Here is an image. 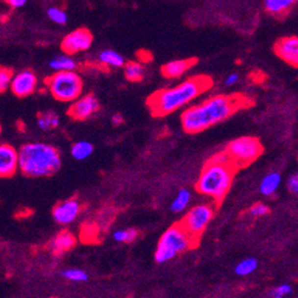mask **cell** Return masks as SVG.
Here are the masks:
<instances>
[{
    "label": "cell",
    "mask_w": 298,
    "mask_h": 298,
    "mask_svg": "<svg viewBox=\"0 0 298 298\" xmlns=\"http://www.w3.org/2000/svg\"><path fill=\"white\" fill-rule=\"evenodd\" d=\"M245 102L246 99L241 95H216L184 111L181 117L182 127L187 133H199L228 119L239 108L244 107Z\"/></svg>",
    "instance_id": "1"
},
{
    "label": "cell",
    "mask_w": 298,
    "mask_h": 298,
    "mask_svg": "<svg viewBox=\"0 0 298 298\" xmlns=\"http://www.w3.org/2000/svg\"><path fill=\"white\" fill-rule=\"evenodd\" d=\"M213 86L212 78L199 75L188 78L173 88L153 93L148 99V107L153 117H165L195 100Z\"/></svg>",
    "instance_id": "2"
},
{
    "label": "cell",
    "mask_w": 298,
    "mask_h": 298,
    "mask_svg": "<svg viewBox=\"0 0 298 298\" xmlns=\"http://www.w3.org/2000/svg\"><path fill=\"white\" fill-rule=\"evenodd\" d=\"M61 168V156L54 146L31 143L19 150V170L29 177L54 175Z\"/></svg>",
    "instance_id": "3"
},
{
    "label": "cell",
    "mask_w": 298,
    "mask_h": 298,
    "mask_svg": "<svg viewBox=\"0 0 298 298\" xmlns=\"http://www.w3.org/2000/svg\"><path fill=\"white\" fill-rule=\"evenodd\" d=\"M237 168L233 165L208 161L196 182V190L202 195L220 202L226 198Z\"/></svg>",
    "instance_id": "4"
},
{
    "label": "cell",
    "mask_w": 298,
    "mask_h": 298,
    "mask_svg": "<svg viewBox=\"0 0 298 298\" xmlns=\"http://www.w3.org/2000/svg\"><path fill=\"white\" fill-rule=\"evenodd\" d=\"M196 244L198 240L191 237L181 224H174L159 239L154 252V260L158 264H164L176 255L189 251Z\"/></svg>",
    "instance_id": "5"
},
{
    "label": "cell",
    "mask_w": 298,
    "mask_h": 298,
    "mask_svg": "<svg viewBox=\"0 0 298 298\" xmlns=\"http://www.w3.org/2000/svg\"><path fill=\"white\" fill-rule=\"evenodd\" d=\"M46 86L50 94L62 102H72L78 99L83 89L82 80L74 70L56 72L47 78Z\"/></svg>",
    "instance_id": "6"
},
{
    "label": "cell",
    "mask_w": 298,
    "mask_h": 298,
    "mask_svg": "<svg viewBox=\"0 0 298 298\" xmlns=\"http://www.w3.org/2000/svg\"><path fill=\"white\" fill-rule=\"evenodd\" d=\"M263 145L257 138L240 137L230 142L224 151L228 153L237 169H240L254 162L263 153Z\"/></svg>",
    "instance_id": "7"
},
{
    "label": "cell",
    "mask_w": 298,
    "mask_h": 298,
    "mask_svg": "<svg viewBox=\"0 0 298 298\" xmlns=\"http://www.w3.org/2000/svg\"><path fill=\"white\" fill-rule=\"evenodd\" d=\"M214 216V208L210 204H199L193 207L179 224L187 229V232L196 240L201 237Z\"/></svg>",
    "instance_id": "8"
},
{
    "label": "cell",
    "mask_w": 298,
    "mask_h": 298,
    "mask_svg": "<svg viewBox=\"0 0 298 298\" xmlns=\"http://www.w3.org/2000/svg\"><path fill=\"white\" fill-rule=\"evenodd\" d=\"M93 43V35L87 29H77L68 33L62 41L61 48L64 54L74 55L77 52L86 51Z\"/></svg>",
    "instance_id": "9"
},
{
    "label": "cell",
    "mask_w": 298,
    "mask_h": 298,
    "mask_svg": "<svg viewBox=\"0 0 298 298\" xmlns=\"http://www.w3.org/2000/svg\"><path fill=\"white\" fill-rule=\"evenodd\" d=\"M99 101L93 94L84 95L74 101L68 109V115L74 120H86L99 111Z\"/></svg>",
    "instance_id": "10"
},
{
    "label": "cell",
    "mask_w": 298,
    "mask_h": 298,
    "mask_svg": "<svg viewBox=\"0 0 298 298\" xmlns=\"http://www.w3.org/2000/svg\"><path fill=\"white\" fill-rule=\"evenodd\" d=\"M19 170V151L8 144L0 146V176L12 177Z\"/></svg>",
    "instance_id": "11"
},
{
    "label": "cell",
    "mask_w": 298,
    "mask_h": 298,
    "mask_svg": "<svg viewBox=\"0 0 298 298\" xmlns=\"http://www.w3.org/2000/svg\"><path fill=\"white\" fill-rule=\"evenodd\" d=\"M36 87H37V76L30 70H24L13 76L10 88L16 97L25 98L32 94L36 91Z\"/></svg>",
    "instance_id": "12"
},
{
    "label": "cell",
    "mask_w": 298,
    "mask_h": 298,
    "mask_svg": "<svg viewBox=\"0 0 298 298\" xmlns=\"http://www.w3.org/2000/svg\"><path fill=\"white\" fill-rule=\"evenodd\" d=\"M274 52L284 62L298 68V37H284L275 43Z\"/></svg>",
    "instance_id": "13"
},
{
    "label": "cell",
    "mask_w": 298,
    "mask_h": 298,
    "mask_svg": "<svg viewBox=\"0 0 298 298\" xmlns=\"http://www.w3.org/2000/svg\"><path fill=\"white\" fill-rule=\"evenodd\" d=\"M81 213V204L77 199H72L67 201L61 202L57 206H55L52 210V216L55 221L60 224H69L73 221L76 220L78 214Z\"/></svg>",
    "instance_id": "14"
},
{
    "label": "cell",
    "mask_w": 298,
    "mask_h": 298,
    "mask_svg": "<svg viewBox=\"0 0 298 298\" xmlns=\"http://www.w3.org/2000/svg\"><path fill=\"white\" fill-rule=\"evenodd\" d=\"M76 244V239L68 230L58 233L56 237L49 243V249L54 255H62L64 252L69 251Z\"/></svg>",
    "instance_id": "15"
},
{
    "label": "cell",
    "mask_w": 298,
    "mask_h": 298,
    "mask_svg": "<svg viewBox=\"0 0 298 298\" xmlns=\"http://www.w3.org/2000/svg\"><path fill=\"white\" fill-rule=\"evenodd\" d=\"M196 62H198L196 58L171 61L162 67V74L167 78H177L188 72L191 67L195 66Z\"/></svg>",
    "instance_id": "16"
},
{
    "label": "cell",
    "mask_w": 298,
    "mask_h": 298,
    "mask_svg": "<svg viewBox=\"0 0 298 298\" xmlns=\"http://www.w3.org/2000/svg\"><path fill=\"white\" fill-rule=\"evenodd\" d=\"M298 0H265V8L273 16H284Z\"/></svg>",
    "instance_id": "17"
},
{
    "label": "cell",
    "mask_w": 298,
    "mask_h": 298,
    "mask_svg": "<svg viewBox=\"0 0 298 298\" xmlns=\"http://www.w3.org/2000/svg\"><path fill=\"white\" fill-rule=\"evenodd\" d=\"M280 181V175L278 173H271L269 175H266L263 178L260 183V193L264 196H272L274 195V193L279 188Z\"/></svg>",
    "instance_id": "18"
},
{
    "label": "cell",
    "mask_w": 298,
    "mask_h": 298,
    "mask_svg": "<svg viewBox=\"0 0 298 298\" xmlns=\"http://www.w3.org/2000/svg\"><path fill=\"white\" fill-rule=\"evenodd\" d=\"M49 67L55 72H67V70H75L76 62L73 60L68 54L56 56L49 62Z\"/></svg>",
    "instance_id": "19"
},
{
    "label": "cell",
    "mask_w": 298,
    "mask_h": 298,
    "mask_svg": "<svg viewBox=\"0 0 298 298\" xmlns=\"http://www.w3.org/2000/svg\"><path fill=\"white\" fill-rule=\"evenodd\" d=\"M94 151V148L89 142L86 140H81V142L75 143L72 146V156L74 157L76 161H83L87 159Z\"/></svg>",
    "instance_id": "20"
},
{
    "label": "cell",
    "mask_w": 298,
    "mask_h": 298,
    "mask_svg": "<svg viewBox=\"0 0 298 298\" xmlns=\"http://www.w3.org/2000/svg\"><path fill=\"white\" fill-rule=\"evenodd\" d=\"M101 63L105 66L113 67V68H122L125 64V60L119 52L114 51V50H105L100 54Z\"/></svg>",
    "instance_id": "21"
},
{
    "label": "cell",
    "mask_w": 298,
    "mask_h": 298,
    "mask_svg": "<svg viewBox=\"0 0 298 298\" xmlns=\"http://www.w3.org/2000/svg\"><path fill=\"white\" fill-rule=\"evenodd\" d=\"M37 125L43 131L52 130V128H56L60 125V118H58L57 114L52 113V112L39 114L37 118Z\"/></svg>",
    "instance_id": "22"
},
{
    "label": "cell",
    "mask_w": 298,
    "mask_h": 298,
    "mask_svg": "<svg viewBox=\"0 0 298 298\" xmlns=\"http://www.w3.org/2000/svg\"><path fill=\"white\" fill-rule=\"evenodd\" d=\"M125 76L131 82H139L144 77V67L138 62H130L125 66Z\"/></svg>",
    "instance_id": "23"
},
{
    "label": "cell",
    "mask_w": 298,
    "mask_h": 298,
    "mask_svg": "<svg viewBox=\"0 0 298 298\" xmlns=\"http://www.w3.org/2000/svg\"><path fill=\"white\" fill-rule=\"evenodd\" d=\"M191 199V193L188 189H181L177 194L175 199L171 203V210L174 213H181L187 208Z\"/></svg>",
    "instance_id": "24"
},
{
    "label": "cell",
    "mask_w": 298,
    "mask_h": 298,
    "mask_svg": "<svg viewBox=\"0 0 298 298\" xmlns=\"http://www.w3.org/2000/svg\"><path fill=\"white\" fill-rule=\"evenodd\" d=\"M258 269V261L254 258H247V259L241 260L240 263L235 266L234 272L240 277H245L253 273Z\"/></svg>",
    "instance_id": "25"
},
{
    "label": "cell",
    "mask_w": 298,
    "mask_h": 298,
    "mask_svg": "<svg viewBox=\"0 0 298 298\" xmlns=\"http://www.w3.org/2000/svg\"><path fill=\"white\" fill-rule=\"evenodd\" d=\"M113 238L118 243H132L138 238V230L134 228L117 230L114 232Z\"/></svg>",
    "instance_id": "26"
},
{
    "label": "cell",
    "mask_w": 298,
    "mask_h": 298,
    "mask_svg": "<svg viewBox=\"0 0 298 298\" xmlns=\"http://www.w3.org/2000/svg\"><path fill=\"white\" fill-rule=\"evenodd\" d=\"M62 275H63L66 279L70 280V282H76V283L86 282V280L88 279V274L80 269L66 270V271L62 272Z\"/></svg>",
    "instance_id": "27"
},
{
    "label": "cell",
    "mask_w": 298,
    "mask_h": 298,
    "mask_svg": "<svg viewBox=\"0 0 298 298\" xmlns=\"http://www.w3.org/2000/svg\"><path fill=\"white\" fill-rule=\"evenodd\" d=\"M13 72L6 67H1L0 68V92L4 93L6 88L11 87V82L13 80Z\"/></svg>",
    "instance_id": "28"
},
{
    "label": "cell",
    "mask_w": 298,
    "mask_h": 298,
    "mask_svg": "<svg viewBox=\"0 0 298 298\" xmlns=\"http://www.w3.org/2000/svg\"><path fill=\"white\" fill-rule=\"evenodd\" d=\"M48 17H49V18L51 19L54 23L60 24V25L66 24L67 19H68L67 13L58 7H50L49 10H48Z\"/></svg>",
    "instance_id": "29"
},
{
    "label": "cell",
    "mask_w": 298,
    "mask_h": 298,
    "mask_svg": "<svg viewBox=\"0 0 298 298\" xmlns=\"http://www.w3.org/2000/svg\"><path fill=\"white\" fill-rule=\"evenodd\" d=\"M292 294V288L291 285H289V284H282V285L277 286V288L272 289L271 291H270V296L274 297V298H282L288 296V295Z\"/></svg>",
    "instance_id": "30"
},
{
    "label": "cell",
    "mask_w": 298,
    "mask_h": 298,
    "mask_svg": "<svg viewBox=\"0 0 298 298\" xmlns=\"http://www.w3.org/2000/svg\"><path fill=\"white\" fill-rule=\"evenodd\" d=\"M270 213L269 207L264 203H255L254 206L251 207L249 209V214L254 218H260V216H265Z\"/></svg>",
    "instance_id": "31"
},
{
    "label": "cell",
    "mask_w": 298,
    "mask_h": 298,
    "mask_svg": "<svg viewBox=\"0 0 298 298\" xmlns=\"http://www.w3.org/2000/svg\"><path fill=\"white\" fill-rule=\"evenodd\" d=\"M288 188L292 194H298V173L292 175L288 181Z\"/></svg>",
    "instance_id": "32"
},
{
    "label": "cell",
    "mask_w": 298,
    "mask_h": 298,
    "mask_svg": "<svg viewBox=\"0 0 298 298\" xmlns=\"http://www.w3.org/2000/svg\"><path fill=\"white\" fill-rule=\"evenodd\" d=\"M238 81H239V75L238 74H230V75H228V76H227L226 81H224V84H226V86H228V87L234 86V84L238 83Z\"/></svg>",
    "instance_id": "33"
},
{
    "label": "cell",
    "mask_w": 298,
    "mask_h": 298,
    "mask_svg": "<svg viewBox=\"0 0 298 298\" xmlns=\"http://www.w3.org/2000/svg\"><path fill=\"white\" fill-rule=\"evenodd\" d=\"M5 1H6L10 6L17 8V7L24 6V5L26 4L27 0H5Z\"/></svg>",
    "instance_id": "34"
},
{
    "label": "cell",
    "mask_w": 298,
    "mask_h": 298,
    "mask_svg": "<svg viewBox=\"0 0 298 298\" xmlns=\"http://www.w3.org/2000/svg\"><path fill=\"white\" fill-rule=\"evenodd\" d=\"M112 123L114 124V125H122V124L124 123V118H123V115L122 114H119V113H117V114H114L113 117H112Z\"/></svg>",
    "instance_id": "35"
}]
</instances>
